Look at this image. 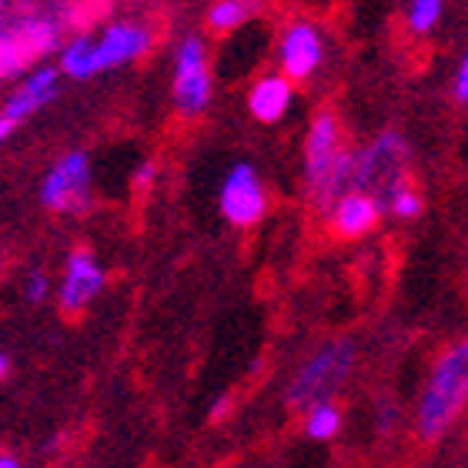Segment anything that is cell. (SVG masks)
Here are the masks:
<instances>
[{
    "label": "cell",
    "instance_id": "cell-2",
    "mask_svg": "<svg viewBox=\"0 0 468 468\" xmlns=\"http://www.w3.org/2000/svg\"><path fill=\"white\" fill-rule=\"evenodd\" d=\"M468 409V338L445 345L431 361L429 378L415 401V435L435 441L462 419Z\"/></svg>",
    "mask_w": 468,
    "mask_h": 468
},
{
    "label": "cell",
    "instance_id": "cell-26",
    "mask_svg": "<svg viewBox=\"0 0 468 468\" xmlns=\"http://www.w3.org/2000/svg\"><path fill=\"white\" fill-rule=\"evenodd\" d=\"M10 375V351H0V378Z\"/></svg>",
    "mask_w": 468,
    "mask_h": 468
},
{
    "label": "cell",
    "instance_id": "cell-14",
    "mask_svg": "<svg viewBox=\"0 0 468 468\" xmlns=\"http://www.w3.org/2000/svg\"><path fill=\"white\" fill-rule=\"evenodd\" d=\"M294 101L292 80L284 74H264V78L254 80V88L248 90V111H251L254 121L261 124H278Z\"/></svg>",
    "mask_w": 468,
    "mask_h": 468
},
{
    "label": "cell",
    "instance_id": "cell-5",
    "mask_svg": "<svg viewBox=\"0 0 468 468\" xmlns=\"http://www.w3.org/2000/svg\"><path fill=\"white\" fill-rule=\"evenodd\" d=\"M37 201L54 215H80L90 205V157L88 151H64L48 167L37 187Z\"/></svg>",
    "mask_w": 468,
    "mask_h": 468
},
{
    "label": "cell",
    "instance_id": "cell-21",
    "mask_svg": "<svg viewBox=\"0 0 468 468\" xmlns=\"http://www.w3.org/2000/svg\"><path fill=\"white\" fill-rule=\"evenodd\" d=\"M24 298L27 304H44L50 298V278L44 271H30L24 282Z\"/></svg>",
    "mask_w": 468,
    "mask_h": 468
},
{
    "label": "cell",
    "instance_id": "cell-8",
    "mask_svg": "<svg viewBox=\"0 0 468 468\" xmlns=\"http://www.w3.org/2000/svg\"><path fill=\"white\" fill-rule=\"evenodd\" d=\"M175 108L177 114L197 117L211 104V70H207L205 40L191 34L175 50Z\"/></svg>",
    "mask_w": 468,
    "mask_h": 468
},
{
    "label": "cell",
    "instance_id": "cell-19",
    "mask_svg": "<svg viewBox=\"0 0 468 468\" xmlns=\"http://www.w3.org/2000/svg\"><path fill=\"white\" fill-rule=\"evenodd\" d=\"M445 0H409V27L411 34H429L439 24Z\"/></svg>",
    "mask_w": 468,
    "mask_h": 468
},
{
    "label": "cell",
    "instance_id": "cell-13",
    "mask_svg": "<svg viewBox=\"0 0 468 468\" xmlns=\"http://www.w3.org/2000/svg\"><path fill=\"white\" fill-rule=\"evenodd\" d=\"M381 215H385V207L378 197L365 195V191H351L328 211V225L338 238L351 241V238H365L368 231H375Z\"/></svg>",
    "mask_w": 468,
    "mask_h": 468
},
{
    "label": "cell",
    "instance_id": "cell-20",
    "mask_svg": "<svg viewBox=\"0 0 468 468\" xmlns=\"http://www.w3.org/2000/svg\"><path fill=\"white\" fill-rule=\"evenodd\" d=\"M399 419H401L399 401L391 399V395H378L375 399V435L378 439H391L395 429H399Z\"/></svg>",
    "mask_w": 468,
    "mask_h": 468
},
{
    "label": "cell",
    "instance_id": "cell-24",
    "mask_svg": "<svg viewBox=\"0 0 468 468\" xmlns=\"http://www.w3.org/2000/svg\"><path fill=\"white\" fill-rule=\"evenodd\" d=\"M231 409V395H218L215 405H211V421H221Z\"/></svg>",
    "mask_w": 468,
    "mask_h": 468
},
{
    "label": "cell",
    "instance_id": "cell-15",
    "mask_svg": "<svg viewBox=\"0 0 468 468\" xmlns=\"http://www.w3.org/2000/svg\"><path fill=\"white\" fill-rule=\"evenodd\" d=\"M342 425H345V411H342V405H338L335 399L318 401V405H312V409H304L302 429H304V435H308L312 441H332V439H338Z\"/></svg>",
    "mask_w": 468,
    "mask_h": 468
},
{
    "label": "cell",
    "instance_id": "cell-11",
    "mask_svg": "<svg viewBox=\"0 0 468 468\" xmlns=\"http://www.w3.org/2000/svg\"><path fill=\"white\" fill-rule=\"evenodd\" d=\"M282 74L288 80H308L324 60V40L322 30L312 20H294L292 27L282 34Z\"/></svg>",
    "mask_w": 468,
    "mask_h": 468
},
{
    "label": "cell",
    "instance_id": "cell-10",
    "mask_svg": "<svg viewBox=\"0 0 468 468\" xmlns=\"http://www.w3.org/2000/svg\"><path fill=\"white\" fill-rule=\"evenodd\" d=\"M108 274L90 248H74L64 261V278L58 284V304L64 314H80L101 292Z\"/></svg>",
    "mask_w": 468,
    "mask_h": 468
},
{
    "label": "cell",
    "instance_id": "cell-23",
    "mask_svg": "<svg viewBox=\"0 0 468 468\" xmlns=\"http://www.w3.org/2000/svg\"><path fill=\"white\" fill-rule=\"evenodd\" d=\"M151 181H154V161H144V165L134 171V187L141 191V187H151Z\"/></svg>",
    "mask_w": 468,
    "mask_h": 468
},
{
    "label": "cell",
    "instance_id": "cell-4",
    "mask_svg": "<svg viewBox=\"0 0 468 468\" xmlns=\"http://www.w3.org/2000/svg\"><path fill=\"white\" fill-rule=\"evenodd\" d=\"M409 144L399 131H381L371 144H365L355 154V191L375 195L378 201L409 181Z\"/></svg>",
    "mask_w": 468,
    "mask_h": 468
},
{
    "label": "cell",
    "instance_id": "cell-9",
    "mask_svg": "<svg viewBox=\"0 0 468 468\" xmlns=\"http://www.w3.org/2000/svg\"><path fill=\"white\" fill-rule=\"evenodd\" d=\"M58 80H60V68H50V64H40L20 80L17 88L10 90L4 108H0V137L7 141L14 131H17L24 121L37 114L40 108H48L50 101L58 98Z\"/></svg>",
    "mask_w": 468,
    "mask_h": 468
},
{
    "label": "cell",
    "instance_id": "cell-25",
    "mask_svg": "<svg viewBox=\"0 0 468 468\" xmlns=\"http://www.w3.org/2000/svg\"><path fill=\"white\" fill-rule=\"evenodd\" d=\"M0 468H24V462L14 452H0Z\"/></svg>",
    "mask_w": 468,
    "mask_h": 468
},
{
    "label": "cell",
    "instance_id": "cell-18",
    "mask_svg": "<svg viewBox=\"0 0 468 468\" xmlns=\"http://www.w3.org/2000/svg\"><path fill=\"white\" fill-rule=\"evenodd\" d=\"M381 207H385L391 218H399V221H411V218L421 215V195L411 187V181H405V185H399L385 201H381Z\"/></svg>",
    "mask_w": 468,
    "mask_h": 468
},
{
    "label": "cell",
    "instance_id": "cell-6",
    "mask_svg": "<svg viewBox=\"0 0 468 468\" xmlns=\"http://www.w3.org/2000/svg\"><path fill=\"white\" fill-rule=\"evenodd\" d=\"M60 48V30L50 17H20L0 34V78H20L40 58Z\"/></svg>",
    "mask_w": 468,
    "mask_h": 468
},
{
    "label": "cell",
    "instance_id": "cell-17",
    "mask_svg": "<svg viewBox=\"0 0 468 468\" xmlns=\"http://www.w3.org/2000/svg\"><path fill=\"white\" fill-rule=\"evenodd\" d=\"M254 10H258L254 0H215L211 10H207V27L215 34H231L251 17Z\"/></svg>",
    "mask_w": 468,
    "mask_h": 468
},
{
    "label": "cell",
    "instance_id": "cell-22",
    "mask_svg": "<svg viewBox=\"0 0 468 468\" xmlns=\"http://www.w3.org/2000/svg\"><path fill=\"white\" fill-rule=\"evenodd\" d=\"M455 98H459L462 104H468V50L459 64V74H455Z\"/></svg>",
    "mask_w": 468,
    "mask_h": 468
},
{
    "label": "cell",
    "instance_id": "cell-1",
    "mask_svg": "<svg viewBox=\"0 0 468 468\" xmlns=\"http://www.w3.org/2000/svg\"><path fill=\"white\" fill-rule=\"evenodd\" d=\"M355 154L342 141V124L332 111L314 117L302 147L304 191L318 211H332L345 195L355 191Z\"/></svg>",
    "mask_w": 468,
    "mask_h": 468
},
{
    "label": "cell",
    "instance_id": "cell-16",
    "mask_svg": "<svg viewBox=\"0 0 468 468\" xmlns=\"http://www.w3.org/2000/svg\"><path fill=\"white\" fill-rule=\"evenodd\" d=\"M60 74H68L74 80H90L98 78V58H94V40L90 37H74L60 48L58 60Z\"/></svg>",
    "mask_w": 468,
    "mask_h": 468
},
{
    "label": "cell",
    "instance_id": "cell-7",
    "mask_svg": "<svg viewBox=\"0 0 468 468\" xmlns=\"http://www.w3.org/2000/svg\"><path fill=\"white\" fill-rule=\"evenodd\" d=\"M218 211L231 228H251L268 215V191L258 167L248 161L228 167L218 187Z\"/></svg>",
    "mask_w": 468,
    "mask_h": 468
},
{
    "label": "cell",
    "instance_id": "cell-3",
    "mask_svg": "<svg viewBox=\"0 0 468 468\" xmlns=\"http://www.w3.org/2000/svg\"><path fill=\"white\" fill-rule=\"evenodd\" d=\"M355 365H358V348L351 338H332L318 345L288 378V388H284L288 409L304 411L318 401L335 399L355 375Z\"/></svg>",
    "mask_w": 468,
    "mask_h": 468
},
{
    "label": "cell",
    "instance_id": "cell-12",
    "mask_svg": "<svg viewBox=\"0 0 468 468\" xmlns=\"http://www.w3.org/2000/svg\"><path fill=\"white\" fill-rule=\"evenodd\" d=\"M151 48V34L147 27L134 24V20H121L111 24L98 40H94V58H98V74L111 68H124L131 60H137L141 54H147Z\"/></svg>",
    "mask_w": 468,
    "mask_h": 468
}]
</instances>
